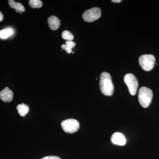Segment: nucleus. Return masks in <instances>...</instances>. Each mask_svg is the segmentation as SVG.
I'll return each mask as SVG.
<instances>
[{"mask_svg":"<svg viewBox=\"0 0 159 159\" xmlns=\"http://www.w3.org/2000/svg\"><path fill=\"white\" fill-rule=\"evenodd\" d=\"M101 11L97 7L92 8L84 12L82 18L85 21L92 22L98 20L101 16Z\"/></svg>","mask_w":159,"mask_h":159,"instance_id":"nucleus-6","label":"nucleus"},{"mask_svg":"<svg viewBox=\"0 0 159 159\" xmlns=\"http://www.w3.org/2000/svg\"><path fill=\"white\" fill-rule=\"evenodd\" d=\"M61 127L66 133L73 134L76 132L79 128L78 121L74 119H68L64 120L61 123Z\"/></svg>","mask_w":159,"mask_h":159,"instance_id":"nucleus-5","label":"nucleus"},{"mask_svg":"<svg viewBox=\"0 0 159 159\" xmlns=\"http://www.w3.org/2000/svg\"><path fill=\"white\" fill-rule=\"evenodd\" d=\"M111 141L115 145L123 146L126 144V140L124 135L120 133L116 132L111 137Z\"/></svg>","mask_w":159,"mask_h":159,"instance_id":"nucleus-7","label":"nucleus"},{"mask_svg":"<svg viewBox=\"0 0 159 159\" xmlns=\"http://www.w3.org/2000/svg\"><path fill=\"white\" fill-rule=\"evenodd\" d=\"M16 109L20 116L22 117L25 116L29 111V106L23 103L19 104Z\"/></svg>","mask_w":159,"mask_h":159,"instance_id":"nucleus-11","label":"nucleus"},{"mask_svg":"<svg viewBox=\"0 0 159 159\" xmlns=\"http://www.w3.org/2000/svg\"><path fill=\"white\" fill-rule=\"evenodd\" d=\"M99 87L103 95L111 96L113 93L114 86L110 74L107 72H103L100 75Z\"/></svg>","mask_w":159,"mask_h":159,"instance_id":"nucleus-1","label":"nucleus"},{"mask_svg":"<svg viewBox=\"0 0 159 159\" xmlns=\"http://www.w3.org/2000/svg\"><path fill=\"white\" fill-rule=\"evenodd\" d=\"M29 3L30 7L33 9H39L43 6L42 2L40 0H30Z\"/></svg>","mask_w":159,"mask_h":159,"instance_id":"nucleus-14","label":"nucleus"},{"mask_svg":"<svg viewBox=\"0 0 159 159\" xmlns=\"http://www.w3.org/2000/svg\"><path fill=\"white\" fill-rule=\"evenodd\" d=\"M13 92L9 88H5L0 92V99L6 102H11L13 99Z\"/></svg>","mask_w":159,"mask_h":159,"instance_id":"nucleus-8","label":"nucleus"},{"mask_svg":"<svg viewBox=\"0 0 159 159\" xmlns=\"http://www.w3.org/2000/svg\"><path fill=\"white\" fill-rule=\"evenodd\" d=\"M13 34V31L11 29H4L0 31V37L3 39L8 38Z\"/></svg>","mask_w":159,"mask_h":159,"instance_id":"nucleus-13","label":"nucleus"},{"mask_svg":"<svg viewBox=\"0 0 159 159\" xmlns=\"http://www.w3.org/2000/svg\"><path fill=\"white\" fill-rule=\"evenodd\" d=\"M62 38L67 41H72L74 39L73 34L68 31H64L62 33Z\"/></svg>","mask_w":159,"mask_h":159,"instance_id":"nucleus-15","label":"nucleus"},{"mask_svg":"<svg viewBox=\"0 0 159 159\" xmlns=\"http://www.w3.org/2000/svg\"><path fill=\"white\" fill-rule=\"evenodd\" d=\"M111 2L114 3H120L122 2V1L121 0H112Z\"/></svg>","mask_w":159,"mask_h":159,"instance_id":"nucleus-18","label":"nucleus"},{"mask_svg":"<svg viewBox=\"0 0 159 159\" xmlns=\"http://www.w3.org/2000/svg\"><path fill=\"white\" fill-rule=\"evenodd\" d=\"M66 44H63L61 46V48L63 50H65L68 54L72 53V49L74 48L76 46V43L72 41H66Z\"/></svg>","mask_w":159,"mask_h":159,"instance_id":"nucleus-12","label":"nucleus"},{"mask_svg":"<svg viewBox=\"0 0 159 159\" xmlns=\"http://www.w3.org/2000/svg\"><path fill=\"white\" fill-rule=\"evenodd\" d=\"M41 159H61L59 157L51 156H47Z\"/></svg>","mask_w":159,"mask_h":159,"instance_id":"nucleus-16","label":"nucleus"},{"mask_svg":"<svg viewBox=\"0 0 159 159\" xmlns=\"http://www.w3.org/2000/svg\"><path fill=\"white\" fill-rule=\"evenodd\" d=\"M153 97V93L150 89L142 87L139 89L138 98L139 103L142 107L147 108L150 105Z\"/></svg>","mask_w":159,"mask_h":159,"instance_id":"nucleus-2","label":"nucleus"},{"mask_svg":"<svg viewBox=\"0 0 159 159\" xmlns=\"http://www.w3.org/2000/svg\"><path fill=\"white\" fill-rule=\"evenodd\" d=\"M48 24L50 29L53 31L57 30L60 25V21L56 16H52L48 19Z\"/></svg>","mask_w":159,"mask_h":159,"instance_id":"nucleus-9","label":"nucleus"},{"mask_svg":"<svg viewBox=\"0 0 159 159\" xmlns=\"http://www.w3.org/2000/svg\"><path fill=\"white\" fill-rule=\"evenodd\" d=\"M124 81L131 95H135L139 86V83L135 76L132 74H126L124 77Z\"/></svg>","mask_w":159,"mask_h":159,"instance_id":"nucleus-4","label":"nucleus"},{"mask_svg":"<svg viewBox=\"0 0 159 159\" xmlns=\"http://www.w3.org/2000/svg\"><path fill=\"white\" fill-rule=\"evenodd\" d=\"M155 57L152 54H144L139 57V63L144 70L149 71L153 68Z\"/></svg>","mask_w":159,"mask_h":159,"instance_id":"nucleus-3","label":"nucleus"},{"mask_svg":"<svg viewBox=\"0 0 159 159\" xmlns=\"http://www.w3.org/2000/svg\"><path fill=\"white\" fill-rule=\"evenodd\" d=\"M3 19H4V16H3V15L2 13V12L0 11V22L3 20Z\"/></svg>","mask_w":159,"mask_h":159,"instance_id":"nucleus-17","label":"nucleus"},{"mask_svg":"<svg viewBox=\"0 0 159 159\" xmlns=\"http://www.w3.org/2000/svg\"><path fill=\"white\" fill-rule=\"evenodd\" d=\"M8 2L10 7L14 9L16 12H19L21 14L22 12L25 11V7L20 3L16 2L14 0H9Z\"/></svg>","mask_w":159,"mask_h":159,"instance_id":"nucleus-10","label":"nucleus"}]
</instances>
